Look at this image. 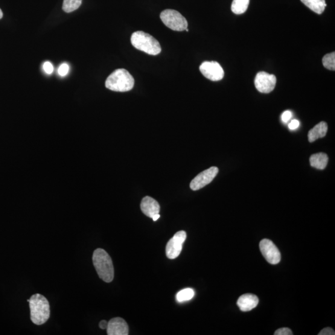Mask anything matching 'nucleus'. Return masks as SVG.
Wrapping results in <instances>:
<instances>
[{
	"label": "nucleus",
	"instance_id": "obj_1",
	"mask_svg": "<svg viewBox=\"0 0 335 335\" xmlns=\"http://www.w3.org/2000/svg\"><path fill=\"white\" fill-rule=\"evenodd\" d=\"M93 264L99 277L104 282H112L115 276V270L112 259L104 250L97 249L93 255Z\"/></svg>",
	"mask_w": 335,
	"mask_h": 335
},
{
	"label": "nucleus",
	"instance_id": "obj_2",
	"mask_svg": "<svg viewBox=\"0 0 335 335\" xmlns=\"http://www.w3.org/2000/svg\"><path fill=\"white\" fill-rule=\"evenodd\" d=\"M31 320L34 324L41 325L50 317V305L44 296L36 294L30 298Z\"/></svg>",
	"mask_w": 335,
	"mask_h": 335
},
{
	"label": "nucleus",
	"instance_id": "obj_3",
	"mask_svg": "<svg viewBox=\"0 0 335 335\" xmlns=\"http://www.w3.org/2000/svg\"><path fill=\"white\" fill-rule=\"evenodd\" d=\"M105 86L113 92H129L133 88L134 79L126 69H119L107 77Z\"/></svg>",
	"mask_w": 335,
	"mask_h": 335
},
{
	"label": "nucleus",
	"instance_id": "obj_4",
	"mask_svg": "<svg viewBox=\"0 0 335 335\" xmlns=\"http://www.w3.org/2000/svg\"><path fill=\"white\" fill-rule=\"evenodd\" d=\"M132 45L138 50L151 55H159L162 51L160 43L151 35L143 31H136L131 36Z\"/></svg>",
	"mask_w": 335,
	"mask_h": 335
},
{
	"label": "nucleus",
	"instance_id": "obj_5",
	"mask_svg": "<svg viewBox=\"0 0 335 335\" xmlns=\"http://www.w3.org/2000/svg\"><path fill=\"white\" fill-rule=\"evenodd\" d=\"M160 19L166 26L175 31H185L188 23L182 14L174 10H165L160 14Z\"/></svg>",
	"mask_w": 335,
	"mask_h": 335
},
{
	"label": "nucleus",
	"instance_id": "obj_6",
	"mask_svg": "<svg viewBox=\"0 0 335 335\" xmlns=\"http://www.w3.org/2000/svg\"><path fill=\"white\" fill-rule=\"evenodd\" d=\"M186 238V233L180 231L169 240L166 247V255L168 258L173 260L180 255L183 249V244Z\"/></svg>",
	"mask_w": 335,
	"mask_h": 335
},
{
	"label": "nucleus",
	"instance_id": "obj_7",
	"mask_svg": "<svg viewBox=\"0 0 335 335\" xmlns=\"http://www.w3.org/2000/svg\"><path fill=\"white\" fill-rule=\"evenodd\" d=\"M260 249L262 255L268 263L277 264L281 261L280 252L272 240L268 239L262 240L260 243Z\"/></svg>",
	"mask_w": 335,
	"mask_h": 335
},
{
	"label": "nucleus",
	"instance_id": "obj_8",
	"mask_svg": "<svg viewBox=\"0 0 335 335\" xmlns=\"http://www.w3.org/2000/svg\"><path fill=\"white\" fill-rule=\"evenodd\" d=\"M276 84L275 75L260 72L256 75L255 79L256 88L262 93H270L275 89Z\"/></svg>",
	"mask_w": 335,
	"mask_h": 335
},
{
	"label": "nucleus",
	"instance_id": "obj_9",
	"mask_svg": "<svg viewBox=\"0 0 335 335\" xmlns=\"http://www.w3.org/2000/svg\"><path fill=\"white\" fill-rule=\"evenodd\" d=\"M199 70L208 79L217 81L223 79L224 71L222 67L217 62H205L201 64Z\"/></svg>",
	"mask_w": 335,
	"mask_h": 335
},
{
	"label": "nucleus",
	"instance_id": "obj_10",
	"mask_svg": "<svg viewBox=\"0 0 335 335\" xmlns=\"http://www.w3.org/2000/svg\"><path fill=\"white\" fill-rule=\"evenodd\" d=\"M218 169L215 167H211L208 170L201 172L200 173L194 177L190 183V188L192 190L197 191L205 187L212 182L217 176Z\"/></svg>",
	"mask_w": 335,
	"mask_h": 335
},
{
	"label": "nucleus",
	"instance_id": "obj_11",
	"mask_svg": "<svg viewBox=\"0 0 335 335\" xmlns=\"http://www.w3.org/2000/svg\"><path fill=\"white\" fill-rule=\"evenodd\" d=\"M106 329L108 335L129 334V327L127 323L120 317H116L110 320Z\"/></svg>",
	"mask_w": 335,
	"mask_h": 335
},
{
	"label": "nucleus",
	"instance_id": "obj_12",
	"mask_svg": "<svg viewBox=\"0 0 335 335\" xmlns=\"http://www.w3.org/2000/svg\"><path fill=\"white\" fill-rule=\"evenodd\" d=\"M141 208L143 213L148 217L152 218L153 215L159 214L160 206L153 198L146 196L142 200Z\"/></svg>",
	"mask_w": 335,
	"mask_h": 335
},
{
	"label": "nucleus",
	"instance_id": "obj_13",
	"mask_svg": "<svg viewBox=\"0 0 335 335\" xmlns=\"http://www.w3.org/2000/svg\"><path fill=\"white\" fill-rule=\"evenodd\" d=\"M258 303L257 296L251 294H246L238 298L237 305L241 311H249L255 308Z\"/></svg>",
	"mask_w": 335,
	"mask_h": 335
},
{
	"label": "nucleus",
	"instance_id": "obj_14",
	"mask_svg": "<svg viewBox=\"0 0 335 335\" xmlns=\"http://www.w3.org/2000/svg\"><path fill=\"white\" fill-rule=\"evenodd\" d=\"M328 131V126L325 122H320L311 129L308 134V141L314 142L319 138H323L326 136Z\"/></svg>",
	"mask_w": 335,
	"mask_h": 335
},
{
	"label": "nucleus",
	"instance_id": "obj_15",
	"mask_svg": "<svg viewBox=\"0 0 335 335\" xmlns=\"http://www.w3.org/2000/svg\"><path fill=\"white\" fill-rule=\"evenodd\" d=\"M328 157L327 154L324 153H318L314 154L310 158V164L311 167L323 170L328 164Z\"/></svg>",
	"mask_w": 335,
	"mask_h": 335
},
{
	"label": "nucleus",
	"instance_id": "obj_16",
	"mask_svg": "<svg viewBox=\"0 0 335 335\" xmlns=\"http://www.w3.org/2000/svg\"><path fill=\"white\" fill-rule=\"evenodd\" d=\"M301 1L306 7L319 14H322L327 7L325 0H301Z\"/></svg>",
	"mask_w": 335,
	"mask_h": 335
},
{
	"label": "nucleus",
	"instance_id": "obj_17",
	"mask_svg": "<svg viewBox=\"0 0 335 335\" xmlns=\"http://www.w3.org/2000/svg\"><path fill=\"white\" fill-rule=\"evenodd\" d=\"M250 0H234L232 4L231 10L236 14H243L249 7Z\"/></svg>",
	"mask_w": 335,
	"mask_h": 335
},
{
	"label": "nucleus",
	"instance_id": "obj_18",
	"mask_svg": "<svg viewBox=\"0 0 335 335\" xmlns=\"http://www.w3.org/2000/svg\"><path fill=\"white\" fill-rule=\"evenodd\" d=\"M83 0H63L62 9L66 13H72L79 8Z\"/></svg>",
	"mask_w": 335,
	"mask_h": 335
},
{
	"label": "nucleus",
	"instance_id": "obj_19",
	"mask_svg": "<svg viewBox=\"0 0 335 335\" xmlns=\"http://www.w3.org/2000/svg\"><path fill=\"white\" fill-rule=\"evenodd\" d=\"M194 291L193 289L186 288L177 293L176 296V301L178 302L190 301L194 298Z\"/></svg>",
	"mask_w": 335,
	"mask_h": 335
},
{
	"label": "nucleus",
	"instance_id": "obj_20",
	"mask_svg": "<svg viewBox=\"0 0 335 335\" xmlns=\"http://www.w3.org/2000/svg\"><path fill=\"white\" fill-rule=\"evenodd\" d=\"M323 65L326 69L330 71L335 70V53L331 52L330 54L325 55L322 60Z\"/></svg>",
	"mask_w": 335,
	"mask_h": 335
},
{
	"label": "nucleus",
	"instance_id": "obj_21",
	"mask_svg": "<svg viewBox=\"0 0 335 335\" xmlns=\"http://www.w3.org/2000/svg\"><path fill=\"white\" fill-rule=\"evenodd\" d=\"M69 72V65L66 63H62L58 69V74L61 77H65Z\"/></svg>",
	"mask_w": 335,
	"mask_h": 335
},
{
	"label": "nucleus",
	"instance_id": "obj_22",
	"mask_svg": "<svg viewBox=\"0 0 335 335\" xmlns=\"http://www.w3.org/2000/svg\"><path fill=\"white\" fill-rule=\"evenodd\" d=\"M43 71L47 74H51L54 72V66L50 62H46L43 65Z\"/></svg>",
	"mask_w": 335,
	"mask_h": 335
},
{
	"label": "nucleus",
	"instance_id": "obj_23",
	"mask_svg": "<svg viewBox=\"0 0 335 335\" xmlns=\"http://www.w3.org/2000/svg\"><path fill=\"white\" fill-rule=\"evenodd\" d=\"M293 331L288 328H281L276 330L275 335H293Z\"/></svg>",
	"mask_w": 335,
	"mask_h": 335
},
{
	"label": "nucleus",
	"instance_id": "obj_24",
	"mask_svg": "<svg viewBox=\"0 0 335 335\" xmlns=\"http://www.w3.org/2000/svg\"><path fill=\"white\" fill-rule=\"evenodd\" d=\"M292 113L290 110H285V111L282 113L281 116L282 122H284V123H287L288 121H289L291 118H292Z\"/></svg>",
	"mask_w": 335,
	"mask_h": 335
},
{
	"label": "nucleus",
	"instance_id": "obj_25",
	"mask_svg": "<svg viewBox=\"0 0 335 335\" xmlns=\"http://www.w3.org/2000/svg\"><path fill=\"white\" fill-rule=\"evenodd\" d=\"M334 331L331 328H325L320 332L319 335H334Z\"/></svg>",
	"mask_w": 335,
	"mask_h": 335
},
{
	"label": "nucleus",
	"instance_id": "obj_26",
	"mask_svg": "<svg viewBox=\"0 0 335 335\" xmlns=\"http://www.w3.org/2000/svg\"><path fill=\"white\" fill-rule=\"evenodd\" d=\"M299 125V121L296 120V119H294V120L291 121L289 125H288V127H289L290 130H295L298 129Z\"/></svg>",
	"mask_w": 335,
	"mask_h": 335
},
{
	"label": "nucleus",
	"instance_id": "obj_27",
	"mask_svg": "<svg viewBox=\"0 0 335 335\" xmlns=\"http://www.w3.org/2000/svg\"><path fill=\"white\" fill-rule=\"evenodd\" d=\"M107 324H108V322L106 321V320H102V321L100 322V324H99V326H100L101 329L104 330V329L107 328Z\"/></svg>",
	"mask_w": 335,
	"mask_h": 335
},
{
	"label": "nucleus",
	"instance_id": "obj_28",
	"mask_svg": "<svg viewBox=\"0 0 335 335\" xmlns=\"http://www.w3.org/2000/svg\"><path fill=\"white\" fill-rule=\"evenodd\" d=\"M160 214H155V215H153V217L151 218H153V221H155H155H157V220L159 219V218H160Z\"/></svg>",
	"mask_w": 335,
	"mask_h": 335
},
{
	"label": "nucleus",
	"instance_id": "obj_29",
	"mask_svg": "<svg viewBox=\"0 0 335 335\" xmlns=\"http://www.w3.org/2000/svg\"><path fill=\"white\" fill-rule=\"evenodd\" d=\"M3 16H4V13H3L2 10L0 9V19L2 18Z\"/></svg>",
	"mask_w": 335,
	"mask_h": 335
},
{
	"label": "nucleus",
	"instance_id": "obj_30",
	"mask_svg": "<svg viewBox=\"0 0 335 335\" xmlns=\"http://www.w3.org/2000/svg\"><path fill=\"white\" fill-rule=\"evenodd\" d=\"M186 31H187V32H188V31H189V30H188V28H187V29H186Z\"/></svg>",
	"mask_w": 335,
	"mask_h": 335
}]
</instances>
